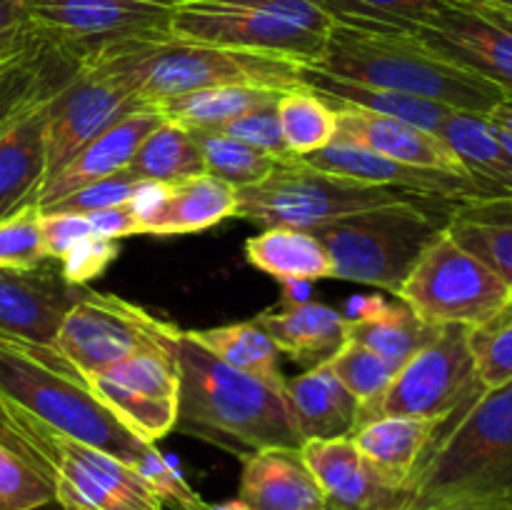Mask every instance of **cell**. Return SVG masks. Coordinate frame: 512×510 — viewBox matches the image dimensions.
Wrapping results in <instances>:
<instances>
[{
    "label": "cell",
    "mask_w": 512,
    "mask_h": 510,
    "mask_svg": "<svg viewBox=\"0 0 512 510\" xmlns=\"http://www.w3.org/2000/svg\"><path fill=\"white\" fill-rule=\"evenodd\" d=\"M53 93L33 105L0 138V220L35 205V198L43 188L45 123H48V105Z\"/></svg>",
    "instance_id": "obj_26"
},
{
    "label": "cell",
    "mask_w": 512,
    "mask_h": 510,
    "mask_svg": "<svg viewBox=\"0 0 512 510\" xmlns=\"http://www.w3.org/2000/svg\"><path fill=\"white\" fill-rule=\"evenodd\" d=\"M423 200L435 198L413 195L398 203L343 215L310 230L328 250L335 280L373 285L398 295L410 270L448 223L450 213L440 218L425 208Z\"/></svg>",
    "instance_id": "obj_7"
},
{
    "label": "cell",
    "mask_w": 512,
    "mask_h": 510,
    "mask_svg": "<svg viewBox=\"0 0 512 510\" xmlns=\"http://www.w3.org/2000/svg\"><path fill=\"white\" fill-rule=\"evenodd\" d=\"M265 333L273 338L280 353H288L298 363H323L348 340V320L340 310L323 303L285 305L255 315Z\"/></svg>",
    "instance_id": "obj_29"
},
{
    "label": "cell",
    "mask_w": 512,
    "mask_h": 510,
    "mask_svg": "<svg viewBox=\"0 0 512 510\" xmlns=\"http://www.w3.org/2000/svg\"><path fill=\"white\" fill-rule=\"evenodd\" d=\"M190 335L235 370L263 380L280 393L288 388V380L280 370V348L255 318L245 323L218 325V328L190 330Z\"/></svg>",
    "instance_id": "obj_34"
},
{
    "label": "cell",
    "mask_w": 512,
    "mask_h": 510,
    "mask_svg": "<svg viewBox=\"0 0 512 510\" xmlns=\"http://www.w3.org/2000/svg\"><path fill=\"white\" fill-rule=\"evenodd\" d=\"M305 463L318 478L325 503L333 510H405L408 485L380 473L350 438L305 440Z\"/></svg>",
    "instance_id": "obj_18"
},
{
    "label": "cell",
    "mask_w": 512,
    "mask_h": 510,
    "mask_svg": "<svg viewBox=\"0 0 512 510\" xmlns=\"http://www.w3.org/2000/svg\"><path fill=\"white\" fill-rule=\"evenodd\" d=\"M490 123L498 125L500 130L512 135V100H505L500 108H495L493 113H490Z\"/></svg>",
    "instance_id": "obj_52"
},
{
    "label": "cell",
    "mask_w": 512,
    "mask_h": 510,
    "mask_svg": "<svg viewBox=\"0 0 512 510\" xmlns=\"http://www.w3.org/2000/svg\"><path fill=\"white\" fill-rule=\"evenodd\" d=\"M343 315L348 320V340L378 353L395 373L440 330L418 318L403 300L390 303L383 295H355Z\"/></svg>",
    "instance_id": "obj_23"
},
{
    "label": "cell",
    "mask_w": 512,
    "mask_h": 510,
    "mask_svg": "<svg viewBox=\"0 0 512 510\" xmlns=\"http://www.w3.org/2000/svg\"><path fill=\"white\" fill-rule=\"evenodd\" d=\"M333 25L318 0H175L170 33L313 65Z\"/></svg>",
    "instance_id": "obj_8"
},
{
    "label": "cell",
    "mask_w": 512,
    "mask_h": 510,
    "mask_svg": "<svg viewBox=\"0 0 512 510\" xmlns=\"http://www.w3.org/2000/svg\"><path fill=\"white\" fill-rule=\"evenodd\" d=\"M278 98L280 90L223 85V88H205L160 100V103H155V108L160 110V115L168 123L180 125L185 130H215L228 123V120L240 118L248 110L273 103Z\"/></svg>",
    "instance_id": "obj_35"
},
{
    "label": "cell",
    "mask_w": 512,
    "mask_h": 510,
    "mask_svg": "<svg viewBox=\"0 0 512 510\" xmlns=\"http://www.w3.org/2000/svg\"><path fill=\"white\" fill-rule=\"evenodd\" d=\"M135 473L148 483V488L158 495L163 505H170L173 510H205L208 503L200 498L198 490L185 480L178 465L158 448V443H150L145 453L140 455L138 463L133 465Z\"/></svg>",
    "instance_id": "obj_43"
},
{
    "label": "cell",
    "mask_w": 512,
    "mask_h": 510,
    "mask_svg": "<svg viewBox=\"0 0 512 510\" xmlns=\"http://www.w3.org/2000/svg\"><path fill=\"white\" fill-rule=\"evenodd\" d=\"M300 160L308 163L310 168L325 170V173L340 175V178L360 180V183L370 185H388V188L423 195V198L448 200V203H463V200L493 195L473 175L413 168V165L395 163V160L383 158V155L373 153L368 148H360L355 143H345V140H333L328 148L305 155Z\"/></svg>",
    "instance_id": "obj_19"
},
{
    "label": "cell",
    "mask_w": 512,
    "mask_h": 510,
    "mask_svg": "<svg viewBox=\"0 0 512 510\" xmlns=\"http://www.w3.org/2000/svg\"><path fill=\"white\" fill-rule=\"evenodd\" d=\"M483 393L468 348V328L445 325L423 350L398 368L378 398L360 405L358 428L385 415L440 418L450 423Z\"/></svg>",
    "instance_id": "obj_10"
},
{
    "label": "cell",
    "mask_w": 512,
    "mask_h": 510,
    "mask_svg": "<svg viewBox=\"0 0 512 510\" xmlns=\"http://www.w3.org/2000/svg\"><path fill=\"white\" fill-rule=\"evenodd\" d=\"M190 133L195 135L200 150H203L208 175L223 180L235 190L260 183L278 165L275 158L220 133V130H190Z\"/></svg>",
    "instance_id": "obj_38"
},
{
    "label": "cell",
    "mask_w": 512,
    "mask_h": 510,
    "mask_svg": "<svg viewBox=\"0 0 512 510\" xmlns=\"http://www.w3.org/2000/svg\"><path fill=\"white\" fill-rule=\"evenodd\" d=\"M93 228V235H100V238L108 240H120L130 238V235H140V223L133 215V210L128 205H113V208L95 210V213L85 215Z\"/></svg>",
    "instance_id": "obj_49"
},
{
    "label": "cell",
    "mask_w": 512,
    "mask_h": 510,
    "mask_svg": "<svg viewBox=\"0 0 512 510\" xmlns=\"http://www.w3.org/2000/svg\"><path fill=\"white\" fill-rule=\"evenodd\" d=\"M135 188H138V180H133L123 170V173H115L110 175V178L83 185V188L73 190L70 195H65V198L55 200V203L45 205V208L40 210H43V213L88 215V213H95V210H105V208H113V205L128 203L130 195L135 193Z\"/></svg>",
    "instance_id": "obj_46"
},
{
    "label": "cell",
    "mask_w": 512,
    "mask_h": 510,
    "mask_svg": "<svg viewBox=\"0 0 512 510\" xmlns=\"http://www.w3.org/2000/svg\"><path fill=\"white\" fill-rule=\"evenodd\" d=\"M300 83L313 90V93H318L328 105H350V108H360L375 115H385V118L418 125V128L430 130V133H440L445 120L455 113V110L433 103V100L335 78V75L320 73V70L308 68V65L300 68Z\"/></svg>",
    "instance_id": "obj_30"
},
{
    "label": "cell",
    "mask_w": 512,
    "mask_h": 510,
    "mask_svg": "<svg viewBox=\"0 0 512 510\" xmlns=\"http://www.w3.org/2000/svg\"><path fill=\"white\" fill-rule=\"evenodd\" d=\"M470 3L485 5V8L495 10V13L505 15V18L512 20V0H470Z\"/></svg>",
    "instance_id": "obj_54"
},
{
    "label": "cell",
    "mask_w": 512,
    "mask_h": 510,
    "mask_svg": "<svg viewBox=\"0 0 512 510\" xmlns=\"http://www.w3.org/2000/svg\"><path fill=\"white\" fill-rule=\"evenodd\" d=\"M335 23L413 33L445 0H318Z\"/></svg>",
    "instance_id": "obj_39"
},
{
    "label": "cell",
    "mask_w": 512,
    "mask_h": 510,
    "mask_svg": "<svg viewBox=\"0 0 512 510\" xmlns=\"http://www.w3.org/2000/svg\"><path fill=\"white\" fill-rule=\"evenodd\" d=\"M90 390L143 443H158L175 430L180 373L175 350H148L110 365L88 380Z\"/></svg>",
    "instance_id": "obj_15"
},
{
    "label": "cell",
    "mask_w": 512,
    "mask_h": 510,
    "mask_svg": "<svg viewBox=\"0 0 512 510\" xmlns=\"http://www.w3.org/2000/svg\"><path fill=\"white\" fill-rule=\"evenodd\" d=\"M145 108L125 85L78 58L70 78L53 93L45 123V180L70 163L90 140L123 115Z\"/></svg>",
    "instance_id": "obj_14"
},
{
    "label": "cell",
    "mask_w": 512,
    "mask_h": 510,
    "mask_svg": "<svg viewBox=\"0 0 512 510\" xmlns=\"http://www.w3.org/2000/svg\"><path fill=\"white\" fill-rule=\"evenodd\" d=\"M235 193H238L235 218L250 220L260 228L283 225L298 230H313L343 215L413 198V193L388 185L360 183L310 168L300 158L278 163L268 178Z\"/></svg>",
    "instance_id": "obj_9"
},
{
    "label": "cell",
    "mask_w": 512,
    "mask_h": 510,
    "mask_svg": "<svg viewBox=\"0 0 512 510\" xmlns=\"http://www.w3.org/2000/svg\"><path fill=\"white\" fill-rule=\"evenodd\" d=\"M245 258L253 268L273 275L275 280H315L335 278L333 260L310 230L263 228L245 243Z\"/></svg>",
    "instance_id": "obj_32"
},
{
    "label": "cell",
    "mask_w": 512,
    "mask_h": 510,
    "mask_svg": "<svg viewBox=\"0 0 512 510\" xmlns=\"http://www.w3.org/2000/svg\"><path fill=\"white\" fill-rule=\"evenodd\" d=\"M495 503L512 508V383L485 390L445 423L408 483V508Z\"/></svg>",
    "instance_id": "obj_4"
},
{
    "label": "cell",
    "mask_w": 512,
    "mask_h": 510,
    "mask_svg": "<svg viewBox=\"0 0 512 510\" xmlns=\"http://www.w3.org/2000/svg\"><path fill=\"white\" fill-rule=\"evenodd\" d=\"M80 58L125 85L145 105L223 85H248L280 93L303 85V65L295 60L220 48L178 38L173 33L120 40L90 50Z\"/></svg>",
    "instance_id": "obj_2"
},
{
    "label": "cell",
    "mask_w": 512,
    "mask_h": 510,
    "mask_svg": "<svg viewBox=\"0 0 512 510\" xmlns=\"http://www.w3.org/2000/svg\"><path fill=\"white\" fill-rule=\"evenodd\" d=\"M120 253L118 240L100 238V235H88L80 243H75L63 258L58 260L60 273L75 288H85L95 278L105 273L115 263Z\"/></svg>",
    "instance_id": "obj_47"
},
{
    "label": "cell",
    "mask_w": 512,
    "mask_h": 510,
    "mask_svg": "<svg viewBox=\"0 0 512 510\" xmlns=\"http://www.w3.org/2000/svg\"><path fill=\"white\" fill-rule=\"evenodd\" d=\"M285 398L303 443L350 438L358 428V398L340 383L325 360L310 365L295 380H288Z\"/></svg>",
    "instance_id": "obj_25"
},
{
    "label": "cell",
    "mask_w": 512,
    "mask_h": 510,
    "mask_svg": "<svg viewBox=\"0 0 512 510\" xmlns=\"http://www.w3.org/2000/svg\"><path fill=\"white\" fill-rule=\"evenodd\" d=\"M58 510H60V508H58Z\"/></svg>",
    "instance_id": "obj_57"
},
{
    "label": "cell",
    "mask_w": 512,
    "mask_h": 510,
    "mask_svg": "<svg viewBox=\"0 0 512 510\" xmlns=\"http://www.w3.org/2000/svg\"><path fill=\"white\" fill-rule=\"evenodd\" d=\"M53 503V485L23 455L0 443V510H43Z\"/></svg>",
    "instance_id": "obj_42"
},
{
    "label": "cell",
    "mask_w": 512,
    "mask_h": 510,
    "mask_svg": "<svg viewBox=\"0 0 512 510\" xmlns=\"http://www.w3.org/2000/svg\"><path fill=\"white\" fill-rule=\"evenodd\" d=\"M240 500L250 510H323L328 508L318 478L300 448H265L243 460Z\"/></svg>",
    "instance_id": "obj_22"
},
{
    "label": "cell",
    "mask_w": 512,
    "mask_h": 510,
    "mask_svg": "<svg viewBox=\"0 0 512 510\" xmlns=\"http://www.w3.org/2000/svg\"><path fill=\"white\" fill-rule=\"evenodd\" d=\"M78 65V55L68 53L38 33V38L10 63L0 68V138L33 105L58 90Z\"/></svg>",
    "instance_id": "obj_24"
},
{
    "label": "cell",
    "mask_w": 512,
    "mask_h": 510,
    "mask_svg": "<svg viewBox=\"0 0 512 510\" xmlns=\"http://www.w3.org/2000/svg\"><path fill=\"white\" fill-rule=\"evenodd\" d=\"M205 510H250V505H245L243 500L235 498V500H225V503H208Z\"/></svg>",
    "instance_id": "obj_55"
},
{
    "label": "cell",
    "mask_w": 512,
    "mask_h": 510,
    "mask_svg": "<svg viewBox=\"0 0 512 510\" xmlns=\"http://www.w3.org/2000/svg\"><path fill=\"white\" fill-rule=\"evenodd\" d=\"M275 108L283 138L295 158L318 153L338 138V113L305 85L280 93Z\"/></svg>",
    "instance_id": "obj_37"
},
{
    "label": "cell",
    "mask_w": 512,
    "mask_h": 510,
    "mask_svg": "<svg viewBox=\"0 0 512 510\" xmlns=\"http://www.w3.org/2000/svg\"><path fill=\"white\" fill-rule=\"evenodd\" d=\"M0 398L133 468L150 443L130 433L53 348L0 338Z\"/></svg>",
    "instance_id": "obj_5"
},
{
    "label": "cell",
    "mask_w": 512,
    "mask_h": 510,
    "mask_svg": "<svg viewBox=\"0 0 512 510\" xmlns=\"http://www.w3.org/2000/svg\"><path fill=\"white\" fill-rule=\"evenodd\" d=\"M512 295L500 275L460 248L448 230L438 235L405 278L398 298L428 325L483 323Z\"/></svg>",
    "instance_id": "obj_12"
},
{
    "label": "cell",
    "mask_w": 512,
    "mask_h": 510,
    "mask_svg": "<svg viewBox=\"0 0 512 510\" xmlns=\"http://www.w3.org/2000/svg\"><path fill=\"white\" fill-rule=\"evenodd\" d=\"M278 100L273 103H265L260 108L248 110L240 118L228 120L225 125H220V133L230 135V138L240 140V143L250 145V148L260 150V153L270 155L278 163H285V160H293L295 155L290 153L288 143L283 138V128H280V118H278V108H275Z\"/></svg>",
    "instance_id": "obj_45"
},
{
    "label": "cell",
    "mask_w": 512,
    "mask_h": 510,
    "mask_svg": "<svg viewBox=\"0 0 512 510\" xmlns=\"http://www.w3.org/2000/svg\"><path fill=\"white\" fill-rule=\"evenodd\" d=\"M330 108L338 113V138L335 140L355 143L395 163L413 165V168L470 175L453 148L438 133L403 123V120L368 113V110L350 108V105H330Z\"/></svg>",
    "instance_id": "obj_20"
},
{
    "label": "cell",
    "mask_w": 512,
    "mask_h": 510,
    "mask_svg": "<svg viewBox=\"0 0 512 510\" xmlns=\"http://www.w3.org/2000/svg\"><path fill=\"white\" fill-rule=\"evenodd\" d=\"M323 510H333V508H323Z\"/></svg>",
    "instance_id": "obj_56"
},
{
    "label": "cell",
    "mask_w": 512,
    "mask_h": 510,
    "mask_svg": "<svg viewBox=\"0 0 512 510\" xmlns=\"http://www.w3.org/2000/svg\"><path fill=\"white\" fill-rule=\"evenodd\" d=\"M168 193H170V185L153 183V180H140L138 188H135V193L130 195V200H128V203H125L130 210H133L135 218H138L140 235H143L145 225H148L150 220H153V215L158 213L160 205L165 203Z\"/></svg>",
    "instance_id": "obj_50"
},
{
    "label": "cell",
    "mask_w": 512,
    "mask_h": 510,
    "mask_svg": "<svg viewBox=\"0 0 512 510\" xmlns=\"http://www.w3.org/2000/svg\"><path fill=\"white\" fill-rule=\"evenodd\" d=\"M125 173L133 180H153V183L178 185L183 180L208 173L203 150L190 130L180 125L163 123L140 143Z\"/></svg>",
    "instance_id": "obj_36"
},
{
    "label": "cell",
    "mask_w": 512,
    "mask_h": 510,
    "mask_svg": "<svg viewBox=\"0 0 512 510\" xmlns=\"http://www.w3.org/2000/svg\"><path fill=\"white\" fill-rule=\"evenodd\" d=\"M445 420L415 415H385L360 425L353 433L360 453L390 480L408 485L425 450L440 433Z\"/></svg>",
    "instance_id": "obj_28"
},
{
    "label": "cell",
    "mask_w": 512,
    "mask_h": 510,
    "mask_svg": "<svg viewBox=\"0 0 512 510\" xmlns=\"http://www.w3.org/2000/svg\"><path fill=\"white\" fill-rule=\"evenodd\" d=\"M180 403L175 430L245 460L265 448H300L288 398L263 380L235 370L198 343L190 330L175 340Z\"/></svg>",
    "instance_id": "obj_1"
},
{
    "label": "cell",
    "mask_w": 512,
    "mask_h": 510,
    "mask_svg": "<svg viewBox=\"0 0 512 510\" xmlns=\"http://www.w3.org/2000/svg\"><path fill=\"white\" fill-rule=\"evenodd\" d=\"M175 0H28L38 33L73 55L130 38L170 33Z\"/></svg>",
    "instance_id": "obj_13"
},
{
    "label": "cell",
    "mask_w": 512,
    "mask_h": 510,
    "mask_svg": "<svg viewBox=\"0 0 512 510\" xmlns=\"http://www.w3.org/2000/svg\"><path fill=\"white\" fill-rule=\"evenodd\" d=\"M410 35L430 50L483 75L512 100V20L470 0H445Z\"/></svg>",
    "instance_id": "obj_16"
},
{
    "label": "cell",
    "mask_w": 512,
    "mask_h": 510,
    "mask_svg": "<svg viewBox=\"0 0 512 510\" xmlns=\"http://www.w3.org/2000/svg\"><path fill=\"white\" fill-rule=\"evenodd\" d=\"M468 348L485 390L512 383V295L483 323L468 328Z\"/></svg>",
    "instance_id": "obj_40"
},
{
    "label": "cell",
    "mask_w": 512,
    "mask_h": 510,
    "mask_svg": "<svg viewBox=\"0 0 512 510\" xmlns=\"http://www.w3.org/2000/svg\"><path fill=\"white\" fill-rule=\"evenodd\" d=\"M438 135L485 190L493 195H512V153L490 118L455 110Z\"/></svg>",
    "instance_id": "obj_33"
},
{
    "label": "cell",
    "mask_w": 512,
    "mask_h": 510,
    "mask_svg": "<svg viewBox=\"0 0 512 510\" xmlns=\"http://www.w3.org/2000/svg\"><path fill=\"white\" fill-rule=\"evenodd\" d=\"M85 288L63 278L58 260L35 268H0V338L53 348L65 313Z\"/></svg>",
    "instance_id": "obj_17"
},
{
    "label": "cell",
    "mask_w": 512,
    "mask_h": 510,
    "mask_svg": "<svg viewBox=\"0 0 512 510\" xmlns=\"http://www.w3.org/2000/svg\"><path fill=\"white\" fill-rule=\"evenodd\" d=\"M40 230H43L45 253L50 260H60L75 243L93 235L88 218L80 213H43L40 210Z\"/></svg>",
    "instance_id": "obj_48"
},
{
    "label": "cell",
    "mask_w": 512,
    "mask_h": 510,
    "mask_svg": "<svg viewBox=\"0 0 512 510\" xmlns=\"http://www.w3.org/2000/svg\"><path fill=\"white\" fill-rule=\"evenodd\" d=\"M163 115L155 105H145V108L133 110V113L123 115L118 123L110 125L108 130L90 140L65 168H60L53 178H48L40 188L35 205L45 208V205L55 203V200L65 198L73 190L83 188V185L95 183V180L110 178L115 173H123L128 163L133 160L135 150L140 148L145 138L163 123Z\"/></svg>",
    "instance_id": "obj_21"
},
{
    "label": "cell",
    "mask_w": 512,
    "mask_h": 510,
    "mask_svg": "<svg viewBox=\"0 0 512 510\" xmlns=\"http://www.w3.org/2000/svg\"><path fill=\"white\" fill-rule=\"evenodd\" d=\"M45 260L50 258L45 253L38 205L0 220V268H35Z\"/></svg>",
    "instance_id": "obj_44"
},
{
    "label": "cell",
    "mask_w": 512,
    "mask_h": 510,
    "mask_svg": "<svg viewBox=\"0 0 512 510\" xmlns=\"http://www.w3.org/2000/svg\"><path fill=\"white\" fill-rule=\"evenodd\" d=\"M308 68L485 118L508 100L503 88L488 78L450 63L423 40L398 30L335 23L323 55Z\"/></svg>",
    "instance_id": "obj_3"
},
{
    "label": "cell",
    "mask_w": 512,
    "mask_h": 510,
    "mask_svg": "<svg viewBox=\"0 0 512 510\" xmlns=\"http://www.w3.org/2000/svg\"><path fill=\"white\" fill-rule=\"evenodd\" d=\"M238 215V193L213 175L170 185L158 213L143 228V235H190L220 225Z\"/></svg>",
    "instance_id": "obj_31"
},
{
    "label": "cell",
    "mask_w": 512,
    "mask_h": 510,
    "mask_svg": "<svg viewBox=\"0 0 512 510\" xmlns=\"http://www.w3.org/2000/svg\"><path fill=\"white\" fill-rule=\"evenodd\" d=\"M0 443L23 455L50 485L60 510H163L135 468L70 438L0 398Z\"/></svg>",
    "instance_id": "obj_6"
},
{
    "label": "cell",
    "mask_w": 512,
    "mask_h": 510,
    "mask_svg": "<svg viewBox=\"0 0 512 510\" xmlns=\"http://www.w3.org/2000/svg\"><path fill=\"white\" fill-rule=\"evenodd\" d=\"M283 305H300L310 300V288L313 283H305V280H283Z\"/></svg>",
    "instance_id": "obj_51"
},
{
    "label": "cell",
    "mask_w": 512,
    "mask_h": 510,
    "mask_svg": "<svg viewBox=\"0 0 512 510\" xmlns=\"http://www.w3.org/2000/svg\"><path fill=\"white\" fill-rule=\"evenodd\" d=\"M430 510H512V508H508V505H495V503H448Z\"/></svg>",
    "instance_id": "obj_53"
},
{
    "label": "cell",
    "mask_w": 512,
    "mask_h": 510,
    "mask_svg": "<svg viewBox=\"0 0 512 510\" xmlns=\"http://www.w3.org/2000/svg\"><path fill=\"white\" fill-rule=\"evenodd\" d=\"M180 328L113 293L85 288L53 340L85 380L148 350H175Z\"/></svg>",
    "instance_id": "obj_11"
},
{
    "label": "cell",
    "mask_w": 512,
    "mask_h": 510,
    "mask_svg": "<svg viewBox=\"0 0 512 510\" xmlns=\"http://www.w3.org/2000/svg\"><path fill=\"white\" fill-rule=\"evenodd\" d=\"M445 230L470 255L512 288V195H488L455 203Z\"/></svg>",
    "instance_id": "obj_27"
},
{
    "label": "cell",
    "mask_w": 512,
    "mask_h": 510,
    "mask_svg": "<svg viewBox=\"0 0 512 510\" xmlns=\"http://www.w3.org/2000/svg\"><path fill=\"white\" fill-rule=\"evenodd\" d=\"M325 363L338 375L340 383L358 398L360 405L378 398L395 375V368H390L378 353L353 340H345Z\"/></svg>",
    "instance_id": "obj_41"
}]
</instances>
